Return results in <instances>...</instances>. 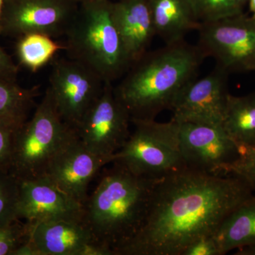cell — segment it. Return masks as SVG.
Returning <instances> with one entry per match:
<instances>
[{"mask_svg": "<svg viewBox=\"0 0 255 255\" xmlns=\"http://www.w3.org/2000/svg\"><path fill=\"white\" fill-rule=\"evenodd\" d=\"M182 255H221L214 236H206L193 242Z\"/></svg>", "mask_w": 255, "mask_h": 255, "instance_id": "cell-27", "label": "cell"}, {"mask_svg": "<svg viewBox=\"0 0 255 255\" xmlns=\"http://www.w3.org/2000/svg\"><path fill=\"white\" fill-rule=\"evenodd\" d=\"M76 0H4L1 34L20 37L41 33L53 38L65 36L78 8Z\"/></svg>", "mask_w": 255, "mask_h": 255, "instance_id": "cell-8", "label": "cell"}, {"mask_svg": "<svg viewBox=\"0 0 255 255\" xmlns=\"http://www.w3.org/2000/svg\"><path fill=\"white\" fill-rule=\"evenodd\" d=\"M19 180L9 172L0 170V226L18 221Z\"/></svg>", "mask_w": 255, "mask_h": 255, "instance_id": "cell-22", "label": "cell"}, {"mask_svg": "<svg viewBox=\"0 0 255 255\" xmlns=\"http://www.w3.org/2000/svg\"><path fill=\"white\" fill-rule=\"evenodd\" d=\"M229 74L216 65L206 76L194 79L178 94L172 105V120L179 124L222 127L228 95Z\"/></svg>", "mask_w": 255, "mask_h": 255, "instance_id": "cell-12", "label": "cell"}, {"mask_svg": "<svg viewBox=\"0 0 255 255\" xmlns=\"http://www.w3.org/2000/svg\"><path fill=\"white\" fill-rule=\"evenodd\" d=\"M76 132L62 119L48 87L33 117L16 132L9 173L18 180L46 175L53 156Z\"/></svg>", "mask_w": 255, "mask_h": 255, "instance_id": "cell-5", "label": "cell"}, {"mask_svg": "<svg viewBox=\"0 0 255 255\" xmlns=\"http://www.w3.org/2000/svg\"><path fill=\"white\" fill-rule=\"evenodd\" d=\"M3 2H4V0H0V16H1V9H2Z\"/></svg>", "mask_w": 255, "mask_h": 255, "instance_id": "cell-35", "label": "cell"}, {"mask_svg": "<svg viewBox=\"0 0 255 255\" xmlns=\"http://www.w3.org/2000/svg\"><path fill=\"white\" fill-rule=\"evenodd\" d=\"M41 33H29L18 38L16 53L23 66L36 72L49 63L56 53L65 50V44Z\"/></svg>", "mask_w": 255, "mask_h": 255, "instance_id": "cell-20", "label": "cell"}, {"mask_svg": "<svg viewBox=\"0 0 255 255\" xmlns=\"http://www.w3.org/2000/svg\"><path fill=\"white\" fill-rule=\"evenodd\" d=\"M179 139L186 167L202 173L226 175L241 153L223 127L179 124Z\"/></svg>", "mask_w": 255, "mask_h": 255, "instance_id": "cell-11", "label": "cell"}, {"mask_svg": "<svg viewBox=\"0 0 255 255\" xmlns=\"http://www.w3.org/2000/svg\"><path fill=\"white\" fill-rule=\"evenodd\" d=\"M84 205L47 177L19 180L18 219L30 225L48 221H83Z\"/></svg>", "mask_w": 255, "mask_h": 255, "instance_id": "cell-14", "label": "cell"}, {"mask_svg": "<svg viewBox=\"0 0 255 255\" xmlns=\"http://www.w3.org/2000/svg\"><path fill=\"white\" fill-rule=\"evenodd\" d=\"M112 164L84 204L83 222L94 242L110 247L115 255L141 228L161 178L140 177L118 162Z\"/></svg>", "mask_w": 255, "mask_h": 255, "instance_id": "cell-3", "label": "cell"}, {"mask_svg": "<svg viewBox=\"0 0 255 255\" xmlns=\"http://www.w3.org/2000/svg\"><path fill=\"white\" fill-rule=\"evenodd\" d=\"M222 127L240 149L255 147V91L228 95Z\"/></svg>", "mask_w": 255, "mask_h": 255, "instance_id": "cell-19", "label": "cell"}, {"mask_svg": "<svg viewBox=\"0 0 255 255\" xmlns=\"http://www.w3.org/2000/svg\"><path fill=\"white\" fill-rule=\"evenodd\" d=\"M236 255H255V246L243 247L238 249Z\"/></svg>", "mask_w": 255, "mask_h": 255, "instance_id": "cell-32", "label": "cell"}, {"mask_svg": "<svg viewBox=\"0 0 255 255\" xmlns=\"http://www.w3.org/2000/svg\"><path fill=\"white\" fill-rule=\"evenodd\" d=\"M134 130L116 153L118 162L140 177L159 179L186 169L179 139V124L172 120H131Z\"/></svg>", "mask_w": 255, "mask_h": 255, "instance_id": "cell-6", "label": "cell"}, {"mask_svg": "<svg viewBox=\"0 0 255 255\" xmlns=\"http://www.w3.org/2000/svg\"><path fill=\"white\" fill-rule=\"evenodd\" d=\"M206 58L197 45L185 40L147 52L114 87L116 95L131 120H155L171 110L178 94L196 78Z\"/></svg>", "mask_w": 255, "mask_h": 255, "instance_id": "cell-2", "label": "cell"}, {"mask_svg": "<svg viewBox=\"0 0 255 255\" xmlns=\"http://www.w3.org/2000/svg\"><path fill=\"white\" fill-rule=\"evenodd\" d=\"M80 255H115L113 249L100 243L92 241L82 248Z\"/></svg>", "mask_w": 255, "mask_h": 255, "instance_id": "cell-29", "label": "cell"}, {"mask_svg": "<svg viewBox=\"0 0 255 255\" xmlns=\"http://www.w3.org/2000/svg\"><path fill=\"white\" fill-rule=\"evenodd\" d=\"M243 179L184 169L159 179L138 232L115 255H182L254 196Z\"/></svg>", "mask_w": 255, "mask_h": 255, "instance_id": "cell-1", "label": "cell"}, {"mask_svg": "<svg viewBox=\"0 0 255 255\" xmlns=\"http://www.w3.org/2000/svg\"><path fill=\"white\" fill-rule=\"evenodd\" d=\"M29 226L30 238L42 255H80L82 248L94 241L83 221L60 220Z\"/></svg>", "mask_w": 255, "mask_h": 255, "instance_id": "cell-16", "label": "cell"}, {"mask_svg": "<svg viewBox=\"0 0 255 255\" xmlns=\"http://www.w3.org/2000/svg\"><path fill=\"white\" fill-rule=\"evenodd\" d=\"M112 18L132 65L147 52L155 26L149 0H119L112 3Z\"/></svg>", "mask_w": 255, "mask_h": 255, "instance_id": "cell-15", "label": "cell"}, {"mask_svg": "<svg viewBox=\"0 0 255 255\" xmlns=\"http://www.w3.org/2000/svg\"><path fill=\"white\" fill-rule=\"evenodd\" d=\"M156 36L165 44L184 40L201 21L193 0H149Z\"/></svg>", "mask_w": 255, "mask_h": 255, "instance_id": "cell-17", "label": "cell"}, {"mask_svg": "<svg viewBox=\"0 0 255 255\" xmlns=\"http://www.w3.org/2000/svg\"><path fill=\"white\" fill-rule=\"evenodd\" d=\"M0 35H1V31ZM17 71V67L0 46V80L16 82Z\"/></svg>", "mask_w": 255, "mask_h": 255, "instance_id": "cell-28", "label": "cell"}, {"mask_svg": "<svg viewBox=\"0 0 255 255\" xmlns=\"http://www.w3.org/2000/svg\"><path fill=\"white\" fill-rule=\"evenodd\" d=\"M130 114L117 98L112 82L103 91L77 128L80 138L94 153L115 157L130 137Z\"/></svg>", "mask_w": 255, "mask_h": 255, "instance_id": "cell-10", "label": "cell"}, {"mask_svg": "<svg viewBox=\"0 0 255 255\" xmlns=\"http://www.w3.org/2000/svg\"><path fill=\"white\" fill-rule=\"evenodd\" d=\"M249 0H231V6L235 14H239L244 12L245 7L248 5Z\"/></svg>", "mask_w": 255, "mask_h": 255, "instance_id": "cell-31", "label": "cell"}, {"mask_svg": "<svg viewBox=\"0 0 255 255\" xmlns=\"http://www.w3.org/2000/svg\"><path fill=\"white\" fill-rule=\"evenodd\" d=\"M239 158L228 169L226 175L235 176L243 179L255 191V147L241 148Z\"/></svg>", "mask_w": 255, "mask_h": 255, "instance_id": "cell-25", "label": "cell"}, {"mask_svg": "<svg viewBox=\"0 0 255 255\" xmlns=\"http://www.w3.org/2000/svg\"><path fill=\"white\" fill-rule=\"evenodd\" d=\"M49 84L62 119L77 129L102 94L105 82L91 69L68 58L53 62Z\"/></svg>", "mask_w": 255, "mask_h": 255, "instance_id": "cell-9", "label": "cell"}, {"mask_svg": "<svg viewBox=\"0 0 255 255\" xmlns=\"http://www.w3.org/2000/svg\"><path fill=\"white\" fill-rule=\"evenodd\" d=\"M115 157L94 153L76 132L53 156L45 176L84 205L88 197L90 182Z\"/></svg>", "mask_w": 255, "mask_h": 255, "instance_id": "cell-13", "label": "cell"}, {"mask_svg": "<svg viewBox=\"0 0 255 255\" xmlns=\"http://www.w3.org/2000/svg\"><path fill=\"white\" fill-rule=\"evenodd\" d=\"M12 255H42L31 238L15 250Z\"/></svg>", "mask_w": 255, "mask_h": 255, "instance_id": "cell-30", "label": "cell"}, {"mask_svg": "<svg viewBox=\"0 0 255 255\" xmlns=\"http://www.w3.org/2000/svg\"><path fill=\"white\" fill-rule=\"evenodd\" d=\"M30 238L28 223L17 221L0 226V255H12L15 250Z\"/></svg>", "mask_w": 255, "mask_h": 255, "instance_id": "cell-24", "label": "cell"}, {"mask_svg": "<svg viewBox=\"0 0 255 255\" xmlns=\"http://www.w3.org/2000/svg\"><path fill=\"white\" fill-rule=\"evenodd\" d=\"M197 46L228 74L255 71V18L233 15L201 23Z\"/></svg>", "mask_w": 255, "mask_h": 255, "instance_id": "cell-7", "label": "cell"}, {"mask_svg": "<svg viewBox=\"0 0 255 255\" xmlns=\"http://www.w3.org/2000/svg\"><path fill=\"white\" fill-rule=\"evenodd\" d=\"M201 23L216 21L235 14L231 0H193Z\"/></svg>", "mask_w": 255, "mask_h": 255, "instance_id": "cell-26", "label": "cell"}, {"mask_svg": "<svg viewBox=\"0 0 255 255\" xmlns=\"http://www.w3.org/2000/svg\"><path fill=\"white\" fill-rule=\"evenodd\" d=\"M248 6H249L250 12H251V16L255 18V0H249Z\"/></svg>", "mask_w": 255, "mask_h": 255, "instance_id": "cell-33", "label": "cell"}, {"mask_svg": "<svg viewBox=\"0 0 255 255\" xmlns=\"http://www.w3.org/2000/svg\"><path fill=\"white\" fill-rule=\"evenodd\" d=\"M23 123L16 119L0 117V170L3 172H9L15 135Z\"/></svg>", "mask_w": 255, "mask_h": 255, "instance_id": "cell-23", "label": "cell"}, {"mask_svg": "<svg viewBox=\"0 0 255 255\" xmlns=\"http://www.w3.org/2000/svg\"><path fill=\"white\" fill-rule=\"evenodd\" d=\"M221 255L243 247L255 246V196L238 206L214 235Z\"/></svg>", "mask_w": 255, "mask_h": 255, "instance_id": "cell-18", "label": "cell"}, {"mask_svg": "<svg viewBox=\"0 0 255 255\" xmlns=\"http://www.w3.org/2000/svg\"><path fill=\"white\" fill-rule=\"evenodd\" d=\"M40 95V87L23 88L16 82L0 80V117L25 122Z\"/></svg>", "mask_w": 255, "mask_h": 255, "instance_id": "cell-21", "label": "cell"}, {"mask_svg": "<svg viewBox=\"0 0 255 255\" xmlns=\"http://www.w3.org/2000/svg\"><path fill=\"white\" fill-rule=\"evenodd\" d=\"M110 0L82 3L64 44L71 58L91 69L104 81L122 78L132 62L112 18Z\"/></svg>", "mask_w": 255, "mask_h": 255, "instance_id": "cell-4", "label": "cell"}, {"mask_svg": "<svg viewBox=\"0 0 255 255\" xmlns=\"http://www.w3.org/2000/svg\"><path fill=\"white\" fill-rule=\"evenodd\" d=\"M77 1H80L81 3L90 2V1H100V0H76Z\"/></svg>", "mask_w": 255, "mask_h": 255, "instance_id": "cell-34", "label": "cell"}]
</instances>
